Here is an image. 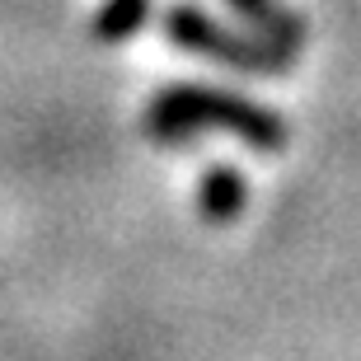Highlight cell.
<instances>
[{
    "label": "cell",
    "instance_id": "1",
    "mask_svg": "<svg viewBox=\"0 0 361 361\" xmlns=\"http://www.w3.org/2000/svg\"><path fill=\"white\" fill-rule=\"evenodd\" d=\"M155 141L174 146V141H192L197 132H221L240 136L258 150H281L291 141L286 132V118L277 108H263L244 94H230V90H212V85H164L155 99H150L146 118H141Z\"/></svg>",
    "mask_w": 361,
    "mask_h": 361
},
{
    "label": "cell",
    "instance_id": "2",
    "mask_svg": "<svg viewBox=\"0 0 361 361\" xmlns=\"http://www.w3.org/2000/svg\"><path fill=\"white\" fill-rule=\"evenodd\" d=\"M164 33L178 52L207 56V61H221L230 71H258V75H277L295 61V52L277 47V42L258 38V33H240V28L221 24L216 14H207L192 0H178L164 10Z\"/></svg>",
    "mask_w": 361,
    "mask_h": 361
},
{
    "label": "cell",
    "instance_id": "3",
    "mask_svg": "<svg viewBox=\"0 0 361 361\" xmlns=\"http://www.w3.org/2000/svg\"><path fill=\"white\" fill-rule=\"evenodd\" d=\"M226 5H235V14L254 28L258 38H268V42H277V47H286V52L300 56V42H305V19H300L286 0H226Z\"/></svg>",
    "mask_w": 361,
    "mask_h": 361
},
{
    "label": "cell",
    "instance_id": "4",
    "mask_svg": "<svg viewBox=\"0 0 361 361\" xmlns=\"http://www.w3.org/2000/svg\"><path fill=\"white\" fill-rule=\"evenodd\" d=\"M249 202V183L235 164H212L197 183V212L207 221H235Z\"/></svg>",
    "mask_w": 361,
    "mask_h": 361
},
{
    "label": "cell",
    "instance_id": "5",
    "mask_svg": "<svg viewBox=\"0 0 361 361\" xmlns=\"http://www.w3.org/2000/svg\"><path fill=\"white\" fill-rule=\"evenodd\" d=\"M146 19H150V0H104L99 14H94V38L122 42V38H132Z\"/></svg>",
    "mask_w": 361,
    "mask_h": 361
}]
</instances>
